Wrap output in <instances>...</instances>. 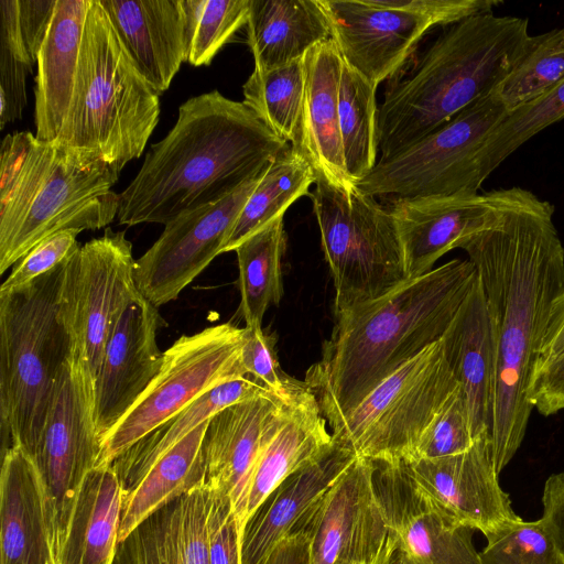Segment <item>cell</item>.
<instances>
[{
    "label": "cell",
    "instance_id": "cell-1",
    "mask_svg": "<svg viewBox=\"0 0 564 564\" xmlns=\"http://www.w3.org/2000/svg\"><path fill=\"white\" fill-rule=\"evenodd\" d=\"M489 220L462 242L491 322L496 379L490 438L498 474L520 448L533 409L529 389L553 302L564 291V247L554 206L522 187L497 189Z\"/></svg>",
    "mask_w": 564,
    "mask_h": 564
},
{
    "label": "cell",
    "instance_id": "cell-2",
    "mask_svg": "<svg viewBox=\"0 0 564 564\" xmlns=\"http://www.w3.org/2000/svg\"><path fill=\"white\" fill-rule=\"evenodd\" d=\"M290 147L242 101L218 90L192 97L119 194L118 221L166 225L216 204L262 174Z\"/></svg>",
    "mask_w": 564,
    "mask_h": 564
},
{
    "label": "cell",
    "instance_id": "cell-3",
    "mask_svg": "<svg viewBox=\"0 0 564 564\" xmlns=\"http://www.w3.org/2000/svg\"><path fill=\"white\" fill-rule=\"evenodd\" d=\"M476 278L469 260L454 259L379 299L336 313L322 357L305 378L324 417L350 411L438 341Z\"/></svg>",
    "mask_w": 564,
    "mask_h": 564
},
{
    "label": "cell",
    "instance_id": "cell-4",
    "mask_svg": "<svg viewBox=\"0 0 564 564\" xmlns=\"http://www.w3.org/2000/svg\"><path fill=\"white\" fill-rule=\"evenodd\" d=\"M529 20L478 13L444 26L379 107L380 159L492 95L530 46Z\"/></svg>",
    "mask_w": 564,
    "mask_h": 564
},
{
    "label": "cell",
    "instance_id": "cell-5",
    "mask_svg": "<svg viewBox=\"0 0 564 564\" xmlns=\"http://www.w3.org/2000/svg\"><path fill=\"white\" fill-rule=\"evenodd\" d=\"M119 174L102 161L30 131L7 134L0 148V274L46 237L96 230L118 215Z\"/></svg>",
    "mask_w": 564,
    "mask_h": 564
},
{
    "label": "cell",
    "instance_id": "cell-6",
    "mask_svg": "<svg viewBox=\"0 0 564 564\" xmlns=\"http://www.w3.org/2000/svg\"><path fill=\"white\" fill-rule=\"evenodd\" d=\"M160 111V95L134 65L99 0H90L72 101L54 143L120 174L142 154Z\"/></svg>",
    "mask_w": 564,
    "mask_h": 564
},
{
    "label": "cell",
    "instance_id": "cell-7",
    "mask_svg": "<svg viewBox=\"0 0 564 564\" xmlns=\"http://www.w3.org/2000/svg\"><path fill=\"white\" fill-rule=\"evenodd\" d=\"M67 260L23 286L0 291L2 452L12 446L33 451L56 380L73 357L61 308Z\"/></svg>",
    "mask_w": 564,
    "mask_h": 564
},
{
    "label": "cell",
    "instance_id": "cell-8",
    "mask_svg": "<svg viewBox=\"0 0 564 564\" xmlns=\"http://www.w3.org/2000/svg\"><path fill=\"white\" fill-rule=\"evenodd\" d=\"M310 193L335 288V314L379 299L408 275L394 220L376 197L316 176Z\"/></svg>",
    "mask_w": 564,
    "mask_h": 564
},
{
    "label": "cell",
    "instance_id": "cell-9",
    "mask_svg": "<svg viewBox=\"0 0 564 564\" xmlns=\"http://www.w3.org/2000/svg\"><path fill=\"white\" fill-rule=\"evenodd\" d=\"M458 384L440 339L354 409L327 421L334 442L372 462H409L425 429Z\"/></svg>",
    "mask_w": 564,
    "mask_h": 564
},
{
    "label": "cell",
    "instance_id": "cell-10",
    "mask_svg": "<svg viewBox=\"0 0 564 564\" xmlns=\"http://www.w3.org/2000/svg\"><path fill=\"white\" fill-rule=\"evenodd\" d=\"M245 327L231 323L183 335L163 351L160 372L129 412L101 440L97 466L120 454L208 390L247 377L241 362Z\"/></svg>",
    "mask_w": 564,
    "mask_h": 564
},
{
    "label": "cell",
    "instance_id": "cell-11",
    "mask_svg": "<svg viewBox=\"0 0 564 564\" xmlns=\"http://www.w3.org/2000/svg\"><path fill=\"white\" fill-rule=\"evenodd\" d=\"M101 441L94 414V380L74 356L61 371L40 437L28 454L43 486L55 564L66 541L87 474L98 465Z\"/></svg>",
    "mask_w": 564,
    "mask_h": 564
},
{
    "label": "cell",
    "instance_id": "cell-12",
    "mask_svg": "<svg viewBox=\"0 0 564 564\" xmlns=\"http://www.w3.org/2000/svg\"><path fill=\"white\" fill-rule=\"evenodd\" d=\"M508 112L494 93L413 144L378 159L356 186L373 197L390 198L478 193L475 155Z\"/></svg>",
    "mask_w": 564,
    "mask_h": 564
},
{
    "label": "cell",
    "instance_id": "cell-13",
    "mask_svg": "<svg viewBox=\"0 0 564 564\" xmlns=\"http://www.w3.org/2000/svg\"><path fill=\"white\" fill-rule=\"evenodd\" d=\"M135 262L124 231L111 228L80 246L66 262L61 308L73 340V356L93 380L113 328L140 294Z\"/></svg>",
    "mask_w": 564,
    "mask_h": 564
},
{
    "label": "cell",
    "instance_id": "cell-14",
    "mask_svg": "<svg viewBox=\"0 0 564 564\" xmlns=\"http://www.w3.org/2000/svg\"><path fill=\"white\" fill-rule=\"evenodd\" d=\"M264 172L218 203L182 214L164 225L158 240L135 262V283L143 297L158 308L177 299L221 253Z\"/></svg>",
    "mask_w": 564,
    "mask_h": 564
},
{
    "label": "cell",
    "instance_id": "cell-15",
    "mask_svg": "<svg viewBox=\"0 0 564 564\" xmlns=\"http://www.w3.org/2000/svg\"><path fill=\"white\" fill-rule=\"evenodd\" d=\"M373 473L372 460L356 457L296 527L310 534L313 564H370L387 549Z\"/></svg>",
    "mask_w": 564,
    "mask_h": 564
},
{
    "label": "cell",
    "instance_id": "cell-16",
    "mask_svg": "<svg viewBox=\"0 0 564 564\" xmlns=\"http://www.w3.org/2000/svg\"><path fill=\"white\" fill-rule=\"evenodd\" d=\"M375 488L390 534L411 564H482L473 536L413 479L404 463L373 462Z\"/></svg>",
    "mask_w": 564,
    "mask_h": 564
},
{
    "label": "cell",
    "instance_id": "cell-17",
    "mask_svg": "<svg viewBox=\"0 0 564 564\" xmlns=\"http://www.w3.org/2000/svg\"><path fill=\"white\" fill-rule=\"evenodd\" d=\"M343 61L378 87L395 74L435 22L372 0H317Z\"/></svg>",
    "mask_w": 564,
    "mask_h": 564
},
{
    "label": "cell",
    "instance_id": "cell-18",
    "mask_svg": "<svg viewBox=\"0 0 564 564\" xmlns=\"http://www.w3.org/2000/svg\"><path fill=\"white\" fill-rule=\"evenodd\" d=\"M158 307L140 293L124 310L94 378V414L100 436L129 412L155 379L163 362L156 344Z\"/></svg>",
    "mask_w": 564,
    "mask_h": 564
},
{
    "label": "cell",
    "instance_id": "cell-19",
    "mask_svg": "<svg viewBox=\"0 0 564 564\" xmlns=\"http://www.w3.org/2000/svg\"><path fill=\"white\" fill-rule=\"evenodd\" d=\"M402 462L430 497L458 522L484 535L520 518L499 484L490 435L459 454Z\"/></svg>",
    "mask_w": 564,
    "mask_h": 564
},
{
    "label": "cell",
    "instance_id": "cell-20",
    "mask_svg": "<svg viewBox=\"0 0 564 564\" xmlns=\"http://www.w3.org/2000/svg\"><path fill=\"white\" fill-rule=\"evenodd\" d=\"M286 401L271 395L239 402L221 410L208 422L203 440V484L230 499L240 536L253 467L279 426Z\"/></svg>",
    "mask_w": 564,
    "mask_h": 564
},
{
    "label": "cell",
    "instance_id": "cell-21",
    "mask_svg": "<svg viewBox=\"0 0 564 564\" xmlns=\"http://www.w3.org/2000/svg\"><path fill=\"white\" fill-rule=\"evenodd\" d=\"M497 189L447 196L390 198L408 279L431 270L446 252L478 232L497 203Z\"/></svg>",
    "mask_w": 564,
    "mask_h": 564
},
{
    "label": "cell",
    "instance_id": "cell-22",
    "mask_svg": "<svg viewBox=\"0 0 564 564\" xmlns=\"http://www.w3.org/2000/svg\"><path fill=\"white\" fill-rule=\"evenodd\" d=\"M303 62L301 116L291 145L304 155L316 176L349 192L356 185L345 167L338 113L343 58L330 39L311 48Z\"/></svg>",
    "mask_w": 564,
    "mask_h": 564
},
{
    "label": "cell",
    "instance_id": "cell-23",
    "mask_svg": "<svg viewBox=\"0 0 564 564\" xmlns=\"http://www.w3.org/2000/svg\"><path fill=\"white\" fill-rule=\"evenodd\" d=\"M121 43L161 96L186 62L182 0H99Z\"/></svg>",
    "mask_w": 564,
    "mask_h": 564
},
{
    "label": "cell",
    "instance_id": "cell-24",
    "mask_svg": "<svg viewBox=\"0 0 564 564\" xmlns=\"http://www.w3.org/2000/svg\"><path fill=\"white\" fill-rule=\"evenodd\" d=\"M356 457L335 443L325 456L288 476L245 523L241 564H264L275 545L295 530Z\"/></svg>",
    "mask_w": 564,
    "mask_h": 564
},
{
    "label": "cell",
    "instance_id": "cell-25",
    "mask_svg": "<svg viewBox=\"0 0 564 564\" xmlns=\"http://www.w3.org/2000/svg\"><path fill=\"white\" fill-rule=\"evenodd\" d=\"M441 341L464 391L474 437L490 435L496 357L487 301L478 276Z\"/></svg>",
    "mask_w": 564,
    "mask_h": 564
},
{
    "label": "cell",
    "instance_id": "cell-26",
    "mask_svg": "<svg viewBox=\"0 0 564 564\" xmlns=\"http://www.w3.org/2000/svg\"><path fill=\"white\" fill-rule=\"evenodd\" d=\"M334 445L327 420L307 386L286 401L279 426L258 456L248 486L243 525L288 476L318 460Z\"/></svg>",
    "mask_w": 564,
    "mask_h": 564
},
{
    "label": "cell",
    "instance_id": "cell-27",
    "mask_svg": "<svg viewBox=\"0 0 564 564\" xmlns=\"http://www.w3.org/2000/svg\"><path fill=\"white\" fill-rule=\"evenodd\" d=\"M0 564H55L42 481L19 446L2 452Z\"/></svg>",
    "mask_w": 564,
    "mask_h": 564
},
{
    "label": "cell",
    "instance_id": "cell-28",
    "mask_svg": "<svg viewBox=\"0 0 564 564\" xmlns=\"http://www.w3.org/2000/svg\"><path fill=\"white\" fill-rule=\"evenodd\" d=\"M90 0H57L36 62L35 138L54 143L72 101Z\"/></svg>",
    "mask_w": 564,
    "mask_h": 564
},
{
    "label": "cell",
    "instance_id": "cell-29",
    "mask_svg": "<svg viewBox=\"0 0 564 564\" xmlns=\"http://www.w3.org/2000/svg\"><path fill=\"white\" fill-rule=\"evenodd\" d=\"M209 420L142 466L117 475L122 491L119 542L149 517L204 482L203 440Z\"/></svg>",
    "mask_w": 564,
    "mask_h": 564
},
{
    "label": "cell",
    "instance_id": "cell-30",
    "mask_svg": "<svg viewBox=\"0 0 564 564\" xmlns=\"http://www.w3.org/2000/svg\"><path fill=\"white\" fill-rule=\"evenodd\" d=\"M246 30L259 70L300 61L311 48L332 39L317 0H251Z\"/></svg>",
    "mask_w": 564,
    "mask_h": 564
},
{
    "label": "cell",
    "instance_id": "cell-31",
    "mask_svg": "<svg viewBox=\"0 0 564 564\" xmlns=\"http://www.w3.org/2000/svg\"><path fill=\"white\" fill-rule=\"evenodd\" d=\"M122 491L111 464L86 476L56 564H112L118 543Z\"/></svg>",
    "mask_w": 564,
    "mask_h": 564
},
{
    "label": "cell",
    "instance_id": "cell-32",
    "mask_svg": "<svg viewBox=\"0 0 564 564\" xmlns=\"http://www.w3.org/2000/svg\"><path fill=\"white\" fill-rule=\"evenodd\" d=\"M271 395L275 394L248 377L216 386L126 449L111 466L117 475L133 470L183 440L221 410L239 402Z\"/></svg>",
    "mask_w": 564,
    "mask_h": 564
},
{
    "label": "cell",
    "instance_id": "cell-33",
    "mask_svg": "<svg viewBox=\"0 0 564 564\" xmlns=\"http://www.w3.org/2000/svg\"><path fill=\"white\" fill-rule=\"evenodd\" d=\"M286 248L283 216L256 231L236 249L239 314L248 327H262L265 311L283 295L281 261Z\"/></svg>",
    "mask_w": 564,
    "mask_h": 564
},
{
    "label": "cell",
    "instance_id": "cell-34",
    "mask_svg": "<svg viewBox=\"0 0 564 564\" xmlns=\"http://www.w3.org/2000/svg\"><path fill=\"white\" fill-rule=\"evenodd\" d=\"M316 175L304 155L292 145L267 169L235 221L221 253L235 249L249 236L284 213L297 198L308 194Z\"/></svg>",
    "mask_w": 564,
    "mask_h": 564
},
{
    "label": "cell",
    "instance_id": "cell-35",
    "mask_svg": "<svg viewBox=\"0 0 564 564\" xmlns=\"http://www.w3.org/2000/svg\"><path fill=\"white\" fill-rule=\"evenodd\" d=\"M377 86L343 61L338 94L339 131L346 172L356 185L378 162Z\"/></svg>",
    "mask_w": 564,
    "mask_h": 564
},
{
    "label": "cell",
    "instance_id": "cell-36",
    "mask_svg": "<svg viewBox=\"0 0 564 564\" xmlns=\"http://www.w3.org/2000/svg\"><path fill=\"white\" fill-rule=\"evenodd\" d=\"M562 119L564 79L543 95L509 111L489 132L475 155L479 186L518 148Z\"/></svg>",
    "mask_w": 564,
    "mask_h": 564
},
{
    "label": "cell",
    "instance_id": "cell-37",
    "mask_svg": "<svg viewBox=\"0 0 564 564\" xmlns=\"http://www.w3.org/2000/svg\"><path fill=\"white\" fill-rule=\"evenodd\" d=\"M243 104L288 143L296 138L304 93L303 58L270 70L253 69L242 86Z\"/></svg>",
    "mask_w": 564,
    "mask_h": 564
},
{
    "label": "cell",
    "instance_id": "cell-38",
    "mask_svg": "<svg viewBox=\"0 0 564 564\" xmlns=\"http://www.w3.org/2000/svg\"><path fill=\"white\" fill-rule=\"evenodd\" d=\"M564 79V26L532 35L530 46L495 93L509 111Z\"/></svg>",
    "mask_w": 564,
    "mask_h": 564
},
{
    "label": "cell",
    "instance_id": "cell-39",
    "mask_svg": "<svg viewBox=\"0 0 564 564\" xmlns=\"http://www.w3.org/2000/svg\"><path fill=\"white\" fill-rule=\"evenodd\" d=\"M251 0H182L186 62L207 66L248 22Z\"/></svg>",
    "mask_w": 564,
    "mask_h": 564
},
{
    "label": "cell",
    "instance_id": "cell-40",
    "mask_svg": "<svg viewBox=\"0 0 564 564\" xmlns=\"http://www.w3.org/2000/svg\"><path fill=\"white\" fill-rule=\"evenodd\" d=\"M20 31L17 0H0V129L22 117L33 70Z\"/></svg>",
    "mask_w": 564,
    "mask_h": 564
},
{
    "label": "cell",
    "instance_id": "cell-41",
    "mask_svg": "<svg viewBox=\"0 0 564 564\" xmlns=\"http://www.w3.org/2000/svg\"><path fill=\"white\" fill-rule=\"evenodd\" d=\"M180 498L139 524L118 543L112 564H183Z\"/></svg>",
    "mask_w": 564,
    "mask_h": 564
},
{
    "label": "cell",
    "instance_id": "cell-42",
    "mask_svg": "<svg viewBox=\"0 0 564 564\" xmlns=\"http://www.w3.org/2000/svg\"><path fill=\"white\" fill-rule=\"evenodd\" d=\"M482 564H564L540 520L506 522L486 535Z\"/></svg>",
    "mask_w": 564,
    "mask_h": 564
},
{
    "label": "cell",
    "instance_id": "cell-43",
    "mask_svg": "<svg viewBox=\"0 0 564 564\" xmlns=\"http://www.w3.org/2000/svg\"><path fill=\"white\" fill-rule=\"evenodd\" d=\"M475 442L466 398L458 384L425 429L411 460L459 454Z\"/></svg>",
    "mask_w": 564,
    "mask_h": 564
},
{
    "label": "cell",
    "instance_id": "cell-44",
    "mask_svg": "<svg viewBox=\"0 0 564 564\" xmlns=\"http://www.w3.org/2000/svg\"><path fill=\"white\" fill-rule=\"evenodd\" d=\"M275 333H264L262 327H245L241 362L247 375L282 400H290L307 387L305 381L286 375L279 362Z\"/></svg>",
    "mask_w": 564,
    "mask_h": 564
},
{
    "label": "cell",
    "instance_id": "cell-45",
    "mask_svg": "<svg viewBox=\"0 0 564 564\" xmlns=\"http://www.w3.org/2000/svg\"><path fill=\"white\" fill-rule=\"evenodd\" d=\"M79 232L64 229L43 239L13 265L0 291L23 286L66 261L80 247Z\"/></svg>",
    "mask_w": 564,
    "mask_h": 564
},
{
    "label": "cell",
    "instance_id": "cell-46",
    "mask_svg": "<svg viewBox=\"0 0 564 564\" xmlns=\"http://www.w3.org/2000/svg\"><path fill=\"white\" fill-rule=\"evenodd\" d=\"M206 489L210 564H241L240 530L232 503L228 497Z\"/></svg>",
    "mask_w": 564,
    "mask_h": 564
},
{
    "label": "cell",
    "instance_id": "cell-47",
    "mask_svg": "<svg viewBox=\"0 0 564 564\" xmlns=\"http://www.w3.org/2000/svg\"><path fill=\"white\" fill-rule=\"evenodd\" d=\"M183 564H210L207 533V489L200 484L180 498Z\"/></svg>",
    "mask_w": 564,
    "mask_h": 564
},
{
    "label": "cell",
    "instance_id": "cell-48",
    "mask_svg": "<svg viewBox=\"0 0 564 564\" xmlns=\"http://www.w3.org/2000/svg\"><path fill=\"white\" fill-rule=\"evenodd\" d=\"M529 400L545 416L564 410V354L535 369Z\"/></svg>",
    "mask_w": 564,
    "mask_h": 564
},
{
    "label": "cell",
    "instance_id": "cell-49",
    "mask_svg": "<svg viewBox=\"0 0 564 564\" xmlns=\"http://www.w3.org/2000/svg\"><path fill=\"white\" fill-rule=\"evenodd\" d=\"M57 0H18L19 24L25 50L35 65Z\"/></svg>",
    "mask_w": 564,
    "mask_h": 564
},
{
    "label": "cell",
    "instance_id": "cell-50",
    "mask_svg": "<svg viewBox=\"0 0 564 564\" xmlns=\"http://www.w3.org/2000/svg\"><path fill=\"white\" fill-rule=\"evenodd\" d=\"M543 529L564 558V471L551 475L543 487Z\"/></svg>",
    "mask_w": 564,
    "mask_h": 564
},
{
    "label": "cell",
    "instance_id": "cell-51",
    "mask_svg": "<svg viewBox=\"0 0 564 564\" xmlns=\"http://www.w3.org/2000/svg\"><path fill=\"white\" fill-rule=\"evenodd\" d=\"M264 564H313L308 532L296 528L275 545Z\"/></svg>",
    "mask_w": 564,
    "mask_h": 564
},
{
    "label": "cell",
    "instance_id": "cell-52",
    "mask_svg": "<svg viewBox=\"0 0 564 564\" xmlns=\"http://www.w3.org/2000/svg\"><path fill=\"white\" fill-rule=\"evenodd\" d=\"M562 354H564V291L553 302L538 367Z\"/></svg>",
    "mask_w": 564,
    "mask_h": 564
},
{
    "label": "cell",
    "instance_id": "cell-53",
    "mask_svg": "<svg viewBox=\"0 0 564 564\" xmlns=\"http://www.w3.org/2000/svg\"><path fill=\"white\" fill-rule=\"evenodd\" d=\"M398 547L394 538L390 534V539L387 549L382 555L370 564H392ZM337 564H350V563H337Z\"/></svg>",
    "mask_w": 564,
    "mask_h": 564
},
{
    "label": "cell",
    "instance_id": "cell-54",
    "mask_svg": "<svg viewBox=\"0 0 564 564\" xmlns=\"http://www.w3.org/2000/svg\"><path fill=\"white\" fill-rule=\"evenodd\" d=\"M392 564H411V562L402 552L397 551Z\"/></svg>",
    "mask_w": 564,
    "mask_h": 564
}]
</instances>
